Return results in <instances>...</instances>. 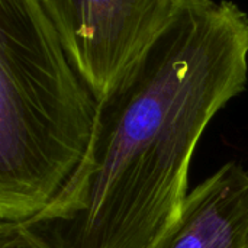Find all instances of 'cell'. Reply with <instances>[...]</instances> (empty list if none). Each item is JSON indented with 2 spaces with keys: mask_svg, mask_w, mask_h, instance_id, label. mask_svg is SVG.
<instances>
[{
  "mask_svg": "<svg viewBox=\"0 0 248 248\" xmlns=\"http://www.w3.org/2000/svg\"><path fill=\"white\" fill-rule=\"evenodd\" d=\"M99 100L41 0H0V222L25 224L62 192L90 147Z\"/></svg>",
  "mask_w": 248,
  "mask_h": 248,
  "instance_id": "7a4b0ae2",
  "label": "cell"
},
{
  "mask_svg": "<svg viewBox=\"0 0 248 248\" xmlns=\"http://www.w3.org/2000/svg\"><path fill=\"white\" fill-rule=\"evenodd\" d=\"M0 248H54L25 224L0 222Z\"/></svg>",
  "mask_w": 248,
  "mask_h": 248,
  "instance_id": "5b68a950",
  "label": "cell"
},
{
  "mask_svg": "<svg viewBox=\"0 0 248 248\" xmlns=\"http://www.w3.org/2000/svg\"><path fill=\"white\" fill-rule=\"evenodd\" d=\"M177 0H41L62 48L97 100L154 41Z\"/></svg>",
  "mask_w": 248,
  "mask_h": 248,
  "instance_id": "3957f363",
  "label": "cell"
},
{
  "mask_svg": "<svg viewBox=\"0 0 248 248\" xmlns=\"http://www.w3.org/2000/svg\"><path fill=\"white\" fill-rule=\"evenodd\" d=\"M147 248H248V170L228 161L189 190L179 215Z\"/></svg>",
  "mask_w": 248,
  "mask_h": 248,
  "instance_id": "277c9868",
  "label": "cell"
},
{
  "mask_svg": "<svg viewBox=\"0 0 248 248\" xmlns=\"http://www.w3.org/2000/svg\"><path fill=\"white\" fill-rule=\"evenodd\" d=\"M247 78V13L230 0H177L99 99L78 170L25 225L54 248H147L179 215L199 141Z\"/></svg>",
  "mask_w": 248,
  "mask_h": 248,
  "instance_id": "6da1fadb",
  "label": "cell"
}]
</instances>
